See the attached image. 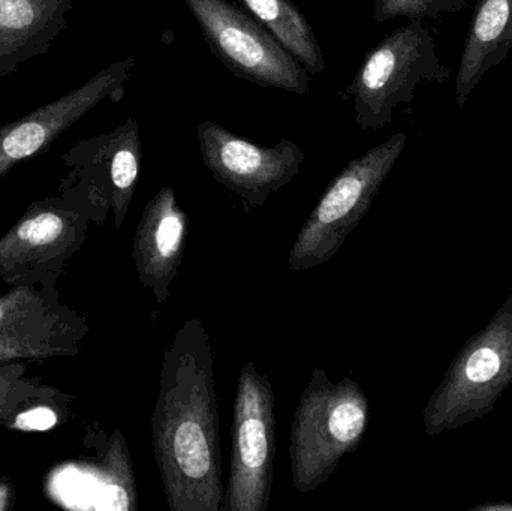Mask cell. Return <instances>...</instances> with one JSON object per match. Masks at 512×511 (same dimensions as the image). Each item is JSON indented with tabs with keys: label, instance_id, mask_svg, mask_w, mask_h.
Instances as JSON below:
<instances>
[{
	"label": "cell",
	"instance_id": "4fadbf2b",
	"mask_svg": "<svg viewBox=\"0 0 512 511\" xmlns=\"http://www.w3.org/2000/svg\"><path fill=\"white\" fill-rule=\"evenodd\" d=\"M74 0H0V78L45 54L68 24Z\"/></svg>",
	"mask_w": 512,
	"mask_h": 511
},
{
	"label": "cell",
	"instance_id": "9c48e42d",
	"mask_svg": "<svg viewBox=\"0 0 512 511\" xmlns=\"http://www.w3.org/2000/svg\"><path fill=\"white\" fill-rule=\"evenodd\" d=\"M141 147L138 120L128 119L116 131L81 141L63 155L77 180L65 194L83 201L98 224L113 212L114 225L122 228L140 177Z\"/></svg>",
	"mask_w": 512,
	"mask_h": 511
},
{
	"label": "cell",
	"instance_id": "e0dca14e",
	"mask_svg": "<svg viewBox=\"0 0 512 511\" xmlns=\"http://www.w3.org/2000/svg\"><path fill=\"white\" fill-rule=\"evenodd\" d=\"M62 308L65 306L59 305L56 291L47 290V284L42 290L35 288V284L14 285L0 296V330L42 320Z\"/></svg>",
	"mask_w": 512,
	"mask_h": 511
},
{
	"label": "cell",
	"instance_id": "5b68a950",
	"mask_svg": "<svg viewBox=\"0 0 512 511\" xmlns=\"http://www.w3.org/2000/svg\"><path fill=\"white\" fill-rule=\"evenodd\" d=\"M451 71L436 53L423 20H409L385 35L364 57L348 87L358 128L381 129L399 105H411L421 83L447 84Z\"/></svg>",
	"mask_w": 512,
	"mask_h": 511
},
{
	"label": "cell",
	"instance_id": "2e32d148",
	"mask_svg": "<svg viewBox=\"0 0 512 511\" xmlns=\"http://www.w3.org/2000/svg\"><path fill=\"white\" fill-rule=\"evenodd\" d=\"M310 75L325 69L324 54L306 15L292 0H239Z\"/></svg>",
	"mask_w": 512,
	"mask_h": 511
},
{
	"label": "cell",
	"instance_id": "7c38bea8",
	"mask_svg": "<svg viewBox=\"0 0 512 511\" xmlns=\"http://www.w3.org/2000/svg\"><path fill=\"white\" fill-rule=\"evenodd\" d=\"M188 215L176 192L164 186L144 207L135 231L132 257L140 284L152 291L159 306L167 305L170 288L185 257Z\"/></svg>",
	"mask_w": 512,
	"mask_h": 511
},
{
	"label": "cell",
	"instance_id": "30bf717a",
	"mask_svg": "<svg viewBox=\"0 0 512 511\" xmlns=\"http://www.w3.org/2000/svg\"><path fill=\"white\" fill-rule=\"evenodd\" d=\"M204 165L216 182L239 195L251 207H262L300 173L303 150L291 140L259 146L219 123L206 120L197 128Z\"/></svg>",
	"mask_w": 512,
	"mask_h": 511
},
{
	"label": "cell",
	"instance_id": "9a60e30c",
	"mask_svg": "<svg viewBox=\"0 0 512 511\" xmlns=\"http://www.w3.org/2000/svg\"><path fill=\"white\" fill-rule=\"evenodd\" d=\"M86 333L84 318L65 306L42 320L0 330V363L75 356Z\"/></svg>",
	"mask_w": 512,
	"mask_h": 511
},
{
	"label": "cell",
	"instance_id": "277c9868",
	"mask_svg": "<svg viewBox=\"0 0 512 511\" xmlns=\"http://www.w3.org/2000/svg\"><path fill=\"white\" fill-rule=\"evenodd\" d=\"M406 143L405 132H396L349 161L334 177L289 249L291 272L315 269L340 251L369 212L382 183L405 152Z\"/></svg>",
	"mask_w": 512,
	"mask_h": 511
},
{
	"label": "cell",
	"instance_id": "6da1fadb",
	"mask_svg": "<svg viewBox=\"0 0 512 511\" xmlns=\"http://www.w3.org/2000/svg\"><path fill=\"white\" fill-rule=\"evenodd\" d=\"M150 426L170 510L221 511L225 488L215 360L200 317L186 320L164 351Z\"/></svg>",
	"mask_w": 512,
	"mask_h": 511
},
{
	"label": "cell",
	"instance_id": "7402d4cb",
	"mask_svg": "<svg viewBox=\"0 0 512 511\" xmlns=\"http://www.w3.org/2000/svg\"><path fill=\"white\" fill-rule=\"evenodd\" d=\"M474 511H512L511 504H484V506L474 507Z\"/></svg>",
	"mask_w": 512,
	"mask_h": 511
},
{
	"label": "cell",
	"instance_id": "3957f363",
	"mask_svg": "<svg viewBox=\"0 0 512 511\" xmlns=\"http://www.w3.org/2000/svg\"><path fill=\"white\" fill-rule=\"evenodd\" d=\"M512 383V291L495 317L475 333L424 408V432L438 437L492 413Z\"/></svg>",
	"mask_w": 512,
	"mask_h": 511
},
{
	"label": "cell",
	"instance_id": "ac0fdd59",
	"mask_svg": "<svg viewBox=\"0 0 512 511\" xmlns=\"http://www.w3.org/2000/svg\"><path fill=\"white\" fill-rule=\"evenodd\" d=\"M24 371L20 363H0V428L8 429L24 408L59 392L24 378Z\"/></svg>",
	"mask_w": 512,
	"mask_h": 511
},
{
	"label": "cell",
	"instance_id": "8fae6325",
	"mask_svg": "<svg viewBox=\"0 0 512 511\" xmlns=\"http://www.w3.org/2000/svg\"><path fill=\"white\" fill-rule=\"evenodd\" d=\"M134 57L114 62L87 83L0 128V177L15 164L50 149L84 114L105 99L119 101L135 68Z\"/></svg>",
	"mask_w": 512,
	"mask_h": 511
},
{
	"label": "cell",
	"instance_id": "5bb4252c",
	"mask_svg": "<svg viewBox=\"0 0 512 511\" xmlns=\"http://www.w3.org/2000/svg\"><path fill=\"white\" fill-rule=\"evenodd\" d=\"M512 50V0H478L463 45L454 98L459 108Z\"/></svg>",
	"mask_w": 512,
	"mask_h": 511
},
{
	"label": "cell",
	"instance_id": "44dd1931",
	"mask_svg": "<svg viewBox=\"0 0 512 511\" xmlns=\"http://www.w3.org/2000/svg\"><path fill=\"white\" fill-rule=\"evenodd\" d=\"M12 486L0 483V511L9 510L12 507Z\"/></svg>",
	"mask_w": 512,
	"mask_h": 511
},
{
	"label": "cell",
	"instance_id": "ffe728a7",
	"mask_svg": "<svg viewBox=\"0 0 512 511\" xmlns=\"http://www.w3.org/2000/svg\"><path fill=\"white\" fill-rule=\"evenodd\" d=\"M60 396L62 393L57 392L33 402L15 416L14 422L8 429L11 431H44V429L53 428L59 423V416H57L56 408L51 407L50 402L56 401Z\"/></svg>",
	"mask_w": 512,
	"mask_h": 511
},
{
	"label": "cell",
	"instance_id": "52a82bcc",
	"mask_svg": "<svg viewBox=\"0 0 512 511\" xmlns=\"http://www.w3.org/2000/svg\"><path fill=\"white\" fill-rule=\"evenodd\" d=\"M274 392L270 378L252 360L237 383L231 426V471L221 511H265L273 488L276 450Z\"/></svg>",
	"mask_w": 512,
	"mask_h": 511
},
{
	"label": "cell",
	"instance_id": "d6986e66",
	"mask_svg": "<svg viewBox=\"0 0 512 511\" xmlns=\"http://www.w3.org/2000/svg\"><path fill=\"white\" fill-rule=\"evenodd\" d=\"M468 5V0H375L373 17L376 23L406 17L409 20L439 18L457 14Z\"/></svg>",
	"mask_w": 512,
	"mask_h": 511
},
{
	"label": "cell",
	"instance_id": "7a4b0ae2",
	"mask_svg": "<svg viewBox=\"0 0 512 511\" xmlns=\"http://www.w3.org/2000/svg\"><path fill=\"white\" fill-rule=\"evenodd\" d=\"M369 416V399L357 381H333L324 369H313L289 435L295 491L309 494L333 477L340 461L363 441Z\"/></svg>",
	"mask_w": 512,
	"mask_h": 511
},
{
	"label": "cell",
	"instance_id": "ba28073f",
	"mask_svg": "<svg viewBox=\"0 0 512 511\" xmlns=\"http://www.w3.org/2000/svg\"><path fill=\"white\" fill-rule=\"evenodd\" d=\"M95 221L74 195L30 204L23 218L0 237V278L9 285L35 284L57 275L86 240Z\"/></svg>",
	"mask_w": 512,
	"mask_h": 511
},
{
	"label": "cell",
	"instance_id": "8992f818",
	"mask_svg": "<svg viewBox=\"0 0 512 511\" xmlns=\"http://www.w3.org/2000/svg\"><path fill=\"white\" fill-rule=\"evenodd\" d=\"M216 59L236 77L304 96L310 74L254 15L228 0H183Z\"/></svg>",
	"mask_w": 512,
	"mask_h": 511
}]
</instances>
